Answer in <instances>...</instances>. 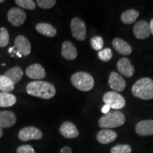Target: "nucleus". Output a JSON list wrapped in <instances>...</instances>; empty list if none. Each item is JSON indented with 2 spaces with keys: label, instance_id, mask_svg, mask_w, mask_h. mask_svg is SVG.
<instances>
[{
  "label": "nucleus",
  "instance_id": "f257e3e1",
  "mask_svg": "<svg viewBox=\"0 0 153 153\" xmlns=\"http://www.w3.org/2000/svg\"><path fill=\"white\" fill-rule=\"evenodd\" d=\"M26 91L29 95L43 99L53 98L56 93L55 88L53 84L40 80L30 82L26 87Z\"/></svg>",
  "mask_w": 153,
  "mask_h": 153
},
{
  "label": "nucleus",
  "instance_id": "f03ea898",
  "mask_svg": "<svg viewBox=\"0 0 153 153\" xmlns=\"http://www.w3.org/2000/svg\"><path fill=\"white\" fill-rule=\"evenodd\" d=\"M132 93L135 97L143 100L153 99V80L149 77H143L134 83Z\"/></svg>",
  "mask_w": 153,
  "mask_h": 153
},
{
  "label": "nucleus",
  "instance_id": "7ed1b4c3",
  "mask_svg": "<svg viewBox=\"0 0 153 153\" xmlns=\"http://www.w3.org/2000/svg\"><path fill=\"white\" fill-rule=\"evenodd\" d=\"M125 122V115L119 111L115 110L101 116L99 120V126L102 128H114L123 126Z\"/></svg>",
  "mask_w": 153,
  "mask_h": 153
},
{
  "label": "nucleus",
  "instance_id": "20e7f679",
  "mask_svg": "<svg viewBox=\"0 0 153 153\" xmlns=\"http://www.w3.org/2000/svg\"><path fill=\"white\" fill-rule=\"evenodd\" d=\"M71 82L74 87L82 91H90L94 86V79L90 74L85 72H76L71 76Z\"/></svg>",
  "mask_w": 153,
  "mask_h": 153
},
{
  "label": "nucleus",
  "instance_id": "39448f33",
  "mask_svg": "<svg viewBox=\"0 0 153 153\" xmlns=\"http://www.w3.org/2000/svg\"><path fill=\"white\" fill-rule=\"evenodd\" d=\"M103 101L114 110L121 109L126 105L125 98L116 91L106 92L103 97Z\"/></svg>",
  "mask_w": 153,
  "mask_h": 153
},
{
  "label": "nucleus",
  "instance_id": "423d86ee",
  "mask_svg": "<svg viewBox=\"0 0 153 153\" xmlns=\"http://www.w3.org/2000/svg\"><path fill=\"white\" fill-rule=\"evenodd\" d=\"M70 28H71L72 35L76 40L83 41L86 39L87 26L85 22L81 19L77 17L72 19L70 23Z\"/></svg>",
  "mask_w": 153,
  "mask_h": 153
},
{
  "label": "nucleus",
  "instance_id": "0eeeda50",
  "mask_svg": "<svg viewBox=\"0 0 153 153\" xmlns=\"http://www.w3.org/2000/svg\"><path fill=\"white\" fill-rule=\"evenodd\" d=\"M18 137L19 140L24 142L30 140H41L43 137V133L37 128L28 126L24 128L19 132Z\"/></svg>",
  "mask_w": 153,
  "mask_h": 153
},
{
  "label": "nucleus",
  "instance_id": "6e6552de",
  "mask_svg": "<svg viewBox=\"0 0 153 153\" xmlns=\"http://www.w3.org/2000/svg\"><path fill=\"white\" fill-rule=\"evenodd\" d=\"M7 19L11 24L14 26H19L24 24L26 19V14L22 9L13 7L7 13Z\"/></svg>",
  "mask_w": 153,
  "mask_h": 153
},
{
  "label": "nucleus",
  "instance_id": "1a4fd4ad",
  "mask_svg": "<svg viewBox=\"0 0 153 153\" xmlns=\"http://www.w3.org/2000/svg\"><path fill=\"white\" fill-rule=\"evenodd\" d=\"M133 33L137 39L144 40L148 38L151 34L148 23L143 20L137 22L133 26Z\"/></svg>",
  "mask_w": 153,
  "mask_h": 153
},
{
  "label": "nucleus",
  "instance_id": "9d476101",
  "mask_svg": "<svg viewBox=\"0 0 153 153\" xmlns=\"http://www.w3.org/2000/svg\"><path fill=\"white\" fill-rule=\"evenodd\" d=\"M108 85L113 90L116 91H123L126 87V82L119 74L116 72L110 73L108 78Z\"/></svg>",
  "mask_w": 153,
  "mask_h": 153
},
{
  "label": "nucleus",
  "instance_id": "9b49d317",
  "mask_svg": "<svg viewBox=\"0 0 153 153\" xmlns=\"http://www.w3.org/2000/svg\"><path fill=\"white\" fill-rule=\"evenodd\" d=\"M60 133L63 137L68 139L76 138L79 135L76 126L70 121H65L62 123L60 128Z\"/></svg>",
  "mask_w": 153,
  "mask_h": 153
},
{
  "label": "nucleus",
  "instance_id": "f8f14e48",
  "mask_svg": "<svg viewBox=\"0 0 153 153\" xmlns=\"http://www.w3.org/2000/svg\"><path fill=\"white\" fill-rule=\"evenodd\" d=\"M117 69L119 72L126 77H131L135 73V68L129 59L126 57L120 58L117 62Z\"/></svg>",
  "mask_w": 153,
  "mask_h": 153
},
{
  "label": "nucleus",
  "instance_id": "ddd939ff",
  "mask_svg": "<svg viewBox=\"0 0 153 153\" xmlns=\"http://www.w3.org/2000/svg\"><path fill=\"white\" fill-rule=\"evenodd\" d=\"M14 47L22 55H28L31 51V45L28 38L24 36L19 35L17 36L14 41Z\"/></svg>",
  "mask_w": 153,
  "mask_h": 153
},
{
  "label": "nucleus",
  "instance_id": "4468645a",
  "mask_svg": "<svg viewBox=\"0 0 153 153\" xmlns=\"http://www.w3.org/2000/svg\"><path fill=\"white\" fill-rule=\"evenodd\" d=\"M135 131L141 136L153 135V120H144L138 122L135 126Z\"/></svg>",
  "mask_w": 153,
  "mask_h": 153
},
{
  "label": "nucleus",
  "instance_id": "2eb2a0df",
  "mask_svg": "<svg viewBox=\"0 0 153 153\" xmlns=\"http://www.w3.org/2000/svg\"><path fill=\"white\" fill-rule=\"evenodd\" d=\"M16 123V116L14 113L9 111H0V128L12 127Z\"/></svg>",
  "mask_w": 153,
  "mask_h": 153
},
{
  "label": "nucleus",
  "instance_id": "dca6fc26",
  "mask_svg": "<svg viewBox=\"0 0 153 153\" xmlns=\"http://www.w3.org/2000/svg\"><path fill=\"white\" fill-rule=\"evenodd\" d=\"M26 74L30 79L40 80L45 78V72L41 65L36 63L26 68Z\"/></svg>",
  "mask_w": 153,
  "mask_h": 153
},
{
  "label": "nucleus",
  "instance_id": "f3484780",
  "mask_svg": "<svg viewBox=\"0 0 153 153\" xmlns=\"http://www.w3.org/2000/svg\"><path fill=\"white\" fill-rule=\"evenodd\" d=\"M61 53L62 57L68 60H74L77 57V51L75 45L70 41L63 42Z\"/></svg>",
  "mask_w": 153,
  "mask_h": 153
},
{
  "label": "nucleus",
  "instance_id": "a211bd4d",
  "mask_svg": "<svg viewBox=\"0 0 153 153\" xmlns=\"http://www.w3.org/2000/svg\"><path fill=\"white\" fill-rule=\"evenodd\" d=\"M118 135L114 131L111 129H102L97 133V139L101 144H109L117 138Z\"/></svg>",
  "mask_w": 153,
  "mask_h": 153
},
{
  "label": "nucleus",
  "instance_id": "6ab92c4d",
  "mask_svg": "<svg viewBox=\"0 0 153 153\" xmlns=\"http://www.w3.org/2000/svg\"><path fill=\"white\" fill-rule=\"evenodd\" d=\"M112 45L115 50L120 55H128L132 53V47L121 38H114L112 42Z\"/></svg>",
  "mask_w": 153,
  "mask_h": 153
},
{
  "label": "nucleus",
  "instance_id": "aec40b11",
  "mask_svg": "<svg viewBox=\"0 0 153 153\" xmlns=\"http://www.w3.org/2000/svg\"><path fill=\"white\" fill-rule=\"evenodd\" d=\"M36 29L39 33L48 37H55L57 34L56 29L47 23H39L36 26Z\"/></svg>",
  "mask_w": 153,
  "mask_h": 153
},
{
  "label": "nucleus",
  "instance_id": "412c9836",
  "mask_svg": "<svg viewBox=\"0 0 153 153\" xmlns=\"http://www.w3.org/2000/svg\"><path fill=\"white\" fill-rule=\"evenodd\" d=\"M139 12L133 9H128L120 15V20L125 24H132L135 22L137 17L139 16Z\"/></svg>",
  "mask_w": 153,
  "mask_h": 153
},
{
  "label": "nucleus",
  "instance_id": "4be33fe9",
  "mask_svg": "<svg viewBox=\"0 0 153 153\" xmlns=\"http://www.w3.org/2000/svg\"><path fill=\"white\" fill-rule=\"evenodd\" d=\"M4 75L8 77L14 85H16L22 79L23 76V70L19 67H14L6 72Z\"/></svg>",
  "mask_w": 153,
  "mask_h": 153
},
{
  "label": "nucleus",
  "instance_id": "5701e85b",
  "mask_svg": "<svg viewBox=\"0 0 153 153\" xmlns=\"http://www.w3.org/2000/svg\"><path fill=\"white\" fill-rule=\"evenodd\" d=\"M16 103L14 94L7 92H0V107H10Z\"/></svg>",
  "mask_w": 153,
  "mask_h": 153
},
{
  "label": "nucleus",
  "instance_id": "b1692460",
  "mask_svg": "<svg viewBox=\"0 0 153 153\" xmlns=\"http://www.w3.org/2000/svg\"><path fill=\"white\" fill-rule=\"evenodd\" d=\"M14 84L4 75H0V91L9 93L14 90Z\"/></svg>",
  "mask_w": 153,
  "mask_h": 153
},
{
  "label": "nucleus",
  "instance_id": "393cba45",
  "mask_svg": "<svg viewBox=\"0 0 153 153\" xmlns=\"http://www.w3.org/2000/svg\"><path fill=\"white\" fill-rule=\"evenodd\" d=\"M9 41V34L6 28H0V48H4L8 45Z\"/></svg>",
  "mask_w": 153,
  "mask_h": 153
},
{
  "label": "nucleus",
  "instance_id": "a878e982",
  "mask_svg": "<svg viewBox=\"0 0 153 153\" xmlns=\"http://www.w3.org/2000/svg\"><path fill=\"white\" fill-rule=\"evenodd\" d=\"M132 148L129 145L119 144L111 149V153H131Z\"/></svg>",
  "mask_w": 153,
  "mask_h": 153
},
{
  "label": "nucleus",
  "instance_id": "bb28decb",
  "mask_svg": "<svg viewBox=\"0 0 153 153\" xmlns=\"http://www.w3.org/2000/svg\"><path fill=\"white\" fill-rule=\"evenodd\" d=\"M15 2L22 8L29 10H34L36 7V3L32 0H16Z\"/></svg>",
  "mask_w": 153,
  "mask_h": 153
},
{
  "label": "nucleus",
  "instance_id": "cd10ccee",
  "mask_svg": "<svg viewBox=\"0 0 153 153\" xmlns=\"http://www.w3.org/2000/svg\"><path fill=\"white\" fill-rule=\"evenodd\" d=\"M91 47L95 51H101L104 46V40L101 36H94L91 39Z\"/></svg>",
  "mask_w": 153,
  "mask_h": 153
},
{
  "label": "nucleus",
  "instance_id": "c85d7f7f",
  "mask_svg": "<svg viewBox=\"0 0 153 153\" xmlns=\"http://www.w3.org/2000/svg\"><path fill=\"white\" fill-rule=\"evenodd\" d=\"M98 57L101 60L104 62H108L113 57L112 51L108 48L102 49L98 53Z\"/></svg>",
  "mask_w": 153,
  "mask_h": 153
},
{
  "label": "nucleus",
  "instance_id": "c756f323",
  "mask_svg": "<svg viewBox=\"0 0 153 153\" xmlns=\"http://www.w3.org/2000/svg\"><path fill=\"white\" fill-rule=\"evenodd\" d=\"M36 3L38 7H41V9H51L54 7L56 4L55 0H37Z\"/></svg>",
  "mask_w": 153,
  "mask_h": 153
},
{
  "label": "nucleus",
  "instance_id": "7c9ffc66",
  "mask_svg": "<svg viewBox=\"0 0 153 153\" xmlns=\"http://www.w3.org/2000/svg\"><path fill=\"white\" fill-rule=\"evenodd\" d=\"M16 153H36L33 148L29 145H24L16 149Z\"/></svg>",
  "mask_w": 153,
  "mask_h": 153
},
{
  "label": "nucleus",
  "instance_id": "2f4dec72",
  "mask_svg": "<svg viewBox=\"0 0 153 153\" xmlns=\"http://www.w3.org/2000/svg\"><path fill=\"white\" fill-rule=\"evenodd\" d=\"M59 153H72V150L70 147L65 146L64 148L61 149Z\"/></svg>",
  "mask_w": 153,
  "mask_h": 153
},
{
  "label": "nucleus",
  "instance_id": "473e14b6",
  "mask_svg": "<svg viewBox=\"0 0 153 153\" xmlns=\"http://www.w3.org/2000/svg\"><path fill=\"white\" fill-rule=\"evenodd\" d=\"M110 109H111V107L108 106V105L105 104L104 106L102 107V108H101V112H102L104 114H106L110 111Z\"/></svg>",
  "mask_w": 153,
  "mask_h": 153
},
{
  "label": "nucleus",
  "instance_id": "72a5a7b5",
  "mask_svg": "<svg viewBox=\"0 0 153 153\" xmlns=\"http://www.w3.org/2000/svg\"><path fill=\"white\" fill-rule=\"evenodd\" d=\"M149 28H150V33L153 35V19H152L150 20V24H149Z\"/></svg>",
  "mask_w": 153,
  "mask_h": 153
},
{
  "label": "nucleus",
  "instance_id": "f704fd0d",
  "mask_svg": "<svg viewBox=\"0 0 153 153\" xmlns=\"http://www.w3.org/2000/svg\"><path fill=\"white\" fill-rule=\"evenodd\" d=\"M3 136V129L0 128V138H1Z\"/></svg>",
  "mask_w": 153,
  "mask_h": 153
},
{
  "label": "nucleus",
  "instance_id": "c9c22d12",
  "mask_svg": "<svg viewBox=\"0 0 153 153\" xmlns=\"http://www.w3.org/2000/svg\"><path fill=\"white\" fill-rule=\"evenodd\" d=\"M16 55H18V57H22V54H21V53H19L18 51H17V53H16Z\"/></svg>",
  "mask_w": 153,
  "mask_h": 153
},
{
  "label": "nucleus",
  "instance_id": "e433bc0d",
  "mask_svg": "<svg viewBox=\"0 0 153 153\" xmlns=\"http://www.w3.org/2000/svg\"><path fill=\"white\" fill-rule=\"evenodd\" d=\"M14 47H12V48H10V49L9 50V53H11V51H13V50H14Z\"/></svg>",
  "mask_w": 153,
  "mask_h": 153
},
{
  "label": "nucleus",
  "instance_id": "4c0bfd02",
  "mask_svg": "<svg viewBox=\"0 0 153 153\" xmlns=\"http://www.w3.org/2000/svg\"><path fill=\"white\" fill-rule=\"evenodd\" d=\"M4 0H0V3H2V2H4Z\"/></svg>",
  "mask_w": 153,
  "mask_h": 153
}]
</instances>
